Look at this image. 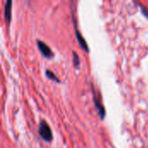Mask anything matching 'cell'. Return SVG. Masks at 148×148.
<instances>
[{
  "label": "cell",
  "instance_id": "obj_1",
  "mask_svg": "<svg viewBox=\"0 0 148 148\" xmlns=\"http://www.w3.org/2000/svg\"><path fill=\"white\" fill-rule=\"evenodd\" d=\"M38 133L40 136L45 140V141H50L52 140V132L49 126V124L45 121H42L39 126Z\"/></svg>",
  "mask_w": 148,
  "mask_h": 148
},
{
  "label": "cell",
  "instance_id": "obj_2",
  "mask_svg": "<svg viewBox=\"0 0 148 148\" xmlns=\"http://www.w3.org/2000/svg\"><path fill=\"white\" fill-rule=\"evenodd\" d=\"M37 46H38V49L41 51V53L45 57H47V58H52L54 56V54H53L52 50L50 49V48L45 42H43L42 41L38 40L37 41Z\"/></svg>",
  "mask_w": 148,
  "mask_h": 148
},
{
  "label": "cell",
  "instance_id": "obj_3",
  "mask_svg": "<svg viewBox=\"0 0 148 148\" xmlns=\"http://www.w3.org/2000/svg\"><path fill=\"white\" fill-rule=\"evenodd\" d=\"M75 36H76V39H77V41H78L80 46L82 47V49H83L86 52H89L88 43L86 42V40L84 39V37L81 35V33H80L79 30L77 29L75 24Z\"/></svg>",
  "mask_w": 148,
  "mask_h": 148
},
{
  "label": "cell",
  "instance_id": "obj_4",
  "mask_svg": "<svg viewBox=\"0 0 148 148\" xmlns=\"http://www.w3.org/2000/svg\"><path fill=\"white\" fill-rule=\"evenodd\" d=\"M11 4H12V1L9 0L6 2L4 7V17L8 23H10L11 19Z\"/></svg>",
  "mask_w": 148,
  "mask_h": 148
},
{
  "label": "cell",
  "instance_id": "obj_5",
  "mask_svg": "<svg viewBox=\"0 0 148 148\" xmlns=\"http://www.w3.org/2000/svg\"><path fill=\"white\" fill-rule=\"evenodd\" d=\"M94 101H95V106H96V108H97V109H98L99 115L101 116V120H103V119H104V117H105V115H106V112H105V108H104V107H103L102 105H101V103L99 102L98 99H96V97H95V96H94Z\"/></svg>",
  "mask_w": 148,
  "mask_h": 148
},
{
  "label": "cell",
  "instance_id": "obj_6",
  "mask_svg": "<svg viewBox=\"0 0 148 148\" xmlns=\"http://www.w3.org/2000/svg\"><path fill=\"white\" fill-rule=\"evenodd\" d=\"M46 75H47L50 80H53V81H55V82H60V80L56 76V75H55L52 71H50V70H46Z\"/></svg>",
  "mask_w": 148,
  "mask_h": 148
},
{
  "label": "cell",
  "instance_id": "obj_7",
  "mask_svg": "<svg viewBox=\"0 0 148 148\" xmlns=\"http://www.w3.org/2000/svg\"><path fill=\"white\" fill-rule=\"evenodd\" d=\"M73 62H74V66L75 67H78L80 64V60H79V56L74 51L73 52Z\"/></svg>",
  "mask_w": 148,
  "mask_h": 148
},
{
  "label": "cell",
  "instance_id": "obj_8",
  "mask_svg": "<svg viewBox=\"0 0 148 148\" xmlns=\"http://www.w3.org/2000/svg\"><path fill=\"white\" fill-rule=\"evenodd\" d=\"M140 10H141V11H142V13L147 16L148 18V10L147 9H145V7H143V6H140Z\"/></svg>",
  "mask_w": 148,
  "mask_h": 148
}]
</instances>
